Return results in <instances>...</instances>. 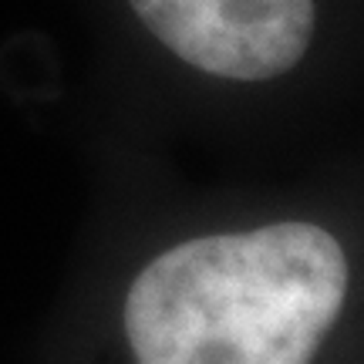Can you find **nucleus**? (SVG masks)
<instances>
[{
  "label": "nucleus",
  "mask_w": 364,
  "mask_h": 364,
  "mask_svg": "<svg viewBox=\"0 0 364 364\" xmlns=\"http://www.w3.org/2000/svg\"><path fill=\"white\" fill-rule=\"evenodd\" d=\"M176 58L216 78L267 81L314 38V0H129Z\"/></svg>",
  "instance_id": "obj_2"
},
{
  "label": "nucleus",
  "mask_w": 364,
  "mask_h": 364,
  "mask_svg": "<svg viewBox=\"0 0 364 364\" xmlns=\"http://www.w3.org/2000/svg\"><path fill=\"white\" fill-rule=\"evenodd\" d=\"M348 297V257L314 223L186 240L125 297L139 364H311Z\"/></svg>",
  "instance_id": "obj_1"
}]
</instances>
